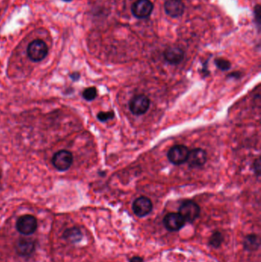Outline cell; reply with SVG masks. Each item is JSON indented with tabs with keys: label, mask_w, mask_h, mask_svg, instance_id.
I'll return each instance as SVG.
<instances>
[{
	"label": "cell",
	"mask_w": 261,
	"mask_h": 262,
	"mask_svg": "<svg viewBox=\"0 0 261 262\" xmlns=\"http://www.w3.org/2000/svg\"><path fill=\"white\" fill-rule=\"evenodd\" d=\"M185 5L181 0H168L164 4V9L172 18H179L185 12Z\"/></svg>",
	"instance_id": "cell-11"
},
{
	"label": "cell",
	"mask_w": 261,
	"mask_h": 262,
	"mask_svg": "<svg viewBox=\"0 0 261 262\" xmlns=\"http://www.w3.org/2000/svg\"><path fill=\"white\" fill-rule=\"evenodd\" d=\"M189 150L185 145H176L168 151L167 157L169 162L176 166L186 163Z\"/></svg>",
	"instance_id": "cell-3"
},
{
	"label": "cell",
	"mask_w": 261,
	"mask_h": 262,
	"mask_svg": "<svg viewBox=\"0 0 261 262\" xmlns=\"http://www.w3.org/2000/svg\"><path fill=\"white\" fill-rule=\"evenodd\" d=\"M36 244L35 241L30 239H21L17 241L16 250L17 253L21 256H29L34 252Z\"/></svg>",
	"instance_id": "cell-13"
},
{
	"label": "cell",
	"mask_w": 261,
	"mask_h": 262,
	"mask_svg": "<svg viewBox=\"0 0 261 262\" xmlns=\"http://www.w3.org/2000/svg\"><path fill=\"white\" fill-rule=\"evenodd\" d=\"M164 226L169 232H178L185 226V221L180 213H168L163 218Z\"/></svg>",
	"instance_id": "cell-9"
},
{
	"label": "cell",
	"mask_w": 261,
	"mask_h": 262,
	"mask_svg": "<svg viewBox=\"0 0 261 262\" xmlns=\"http://www.w3.org/2000/svg\"><path fill=\"white\" fill-rule=\"evenodd\" d=\"M48 52L46 43L41 39H36L29 44L27 54L32 62H41L47 56Z\"/></svg>",
	"instance_id": "cell-1"
},
{
	"label": "cell",
	"mask_w": 261,
	"mask_h": 262,
	"mask_svg": "<svg viewBox=\"0 0 261 262\" xmlns=\"http://www.w3.org/2000/svg\"><path fill=\"white\" fill-rule=\"evenodd\" d=\"M149 106H150V101L147 96L139 94L132 98L129 108L133 114L141 116L147 112Z\"/></svg>",
	"instance_id": "cell-5"
},
{
	"label": "cell",
	"mask_w": 261,
	"mask_h": 262,
	"mask_svg": "<svg viewBox=\"0 0 261 262\" xmlns=\"http://www.w3.org/2000/svg\"><path fill=\"white\" fill-rule=\"evenodd\" d=\"M70 77H71L74 81H78V80L80 78V75H79V73L75 72L73 73L72 75H70Z\"/></svg>",
	"instance_id": "cell-23"
},
{
	"label": "cell",
	"mask_w": 261,
	"mask_h": 262,
	"mask_svg": "<svg viewBox=\"0 0 261 262\" xmlns=\"http://www.w3.org/2000/svg\"><path fill=\"white\" fill-rule=\"evenodd\" d=\"M224 241V236L219 231H215L210 237L209 244L214 248H220L222 243Z\"/></svg>",
	"instance_id": "cell-16"
},
{
	"label": "cell",
	"mask_w": 261,
	"mask_h": 262,
	"mask_svg": "<svg viewBox=\"0 0 261 262\" xmlns=\"http://www.w3.org/2000/svg\"><path fill=\"white\" fill-rule=\"evenodd\" d=\"M228 77H230V78H233L234 77L235 78H239L241 77V74L239 72H234L232 74L228 75Z\"/></svg>",
	"instance_id": "cell-24"
},
{
	"label": "cell",
	"mask_w": 261,
	"mask_h": 262,
	"mask_svg": "<svg viewBox=\"0 0 261 262\" xmlns=\"http://www.w3.org/2000/svg\"><path fill=\"white\" fill-rule=\"evenodd\" d=\"M254 170V173L258 175H260L261 174V160L260 158H258L257 160H255L254 163V167H253Z\"/></svg>",
	"instance_id": "cell-21"
},
{
	"label": "cell",
	"mask_w": 261,
	"mask_h": 262,
	"mask_svg": "<svg viewBox=\"0 0 261 262\" xmlns=\"http://www.w3.org/2000/svg\"><path fill=\"white\" fill-rule=\"evenodd\" d=\"M215 66H217L218 68L221 70V71L229 70L231 66V62L229 61L226 60L224 59H221V58L215 59Z\"/></svg>",
	"instance_id": "cell-18"
},
{
	"label": "cell",
	"mask_w": 261,
	"mask_h": 262,
	"mask_svg": "<svg viewBox=\"0 0 261 262\" xmlns=\"http://www.w3.org/2000/svg\"><path fill=\"white\" fill-rule=\"evenodd\" d=\"M154 5L150 0H137L131 7L132 13L137 19H146L151 15Z\"/></svg>",
	"instance_id": "cell-6"
},
{
	"label": "cell",
	"mask_w": 261,
	"mask_h": 262,
	"mask_svg": "<svg viewBox=\"0 0 261 262\" xmlns=\"http://www.w3.org/2000/svg\"><path fill=\"white\" fill-rule=\"evenodd\" d=\"M261 5H257L254 8V20H255V22H256V25H258V29H260V26H261Z\"/></svg>",
	"instance_id": "cell-20"
},
{
	"label": "cell",
	"mask_w": 261,
	"mask_h": 262,
	"mask_svg": "<svg viewBox=\"0 0 261 262\" xmlns=\"http://www.w3.org/2000/svg\"><path fill=\"white\" fill-rule=\"evenodd\" d=\"M206 160V152L201 148H196L189 151L186 163H188L189 167L199 168L204 166Z\"/></svg>",
	"instance_id": "cell-10"
},
{
	"label": "cell",
	"mask_w": 261,
	"mask_h": 262,
	"mask_svg": "<svg viewBox=\"0 0 261 262\" xmlns=\"http://www.w3.org/2000/svg\"><path fill=\"white\" fill-rule=\"evenodd\" d=\"M114 117H115V114L113 111L100 112L97 116L98 120L101 122H106V121L114 118Z\"/></svg>",
	"instance_id": "cell-19"
},
{
	"label": "cell",
	"mask_w": 261,
	"mask_h": 262,
	"mask_svg": "<svg viewBox=\"0 0 261 262\" xmlns=\"http://www.w3.org/2000/svg\"><path fill=\"white\" fill-rule=\"evenodd\" d=\"M0 178H1V171H0Z\"/></svg>",
	"instance_id": "cell-26"
},
{
	"label": "cell",
	"mask_w": 261,
	"mask_h": 262,
	"mask_svg": "<svg viewBox=\"0 0 261 262\" xmlns=\"http://www.w3.org/2000/svg\"><path fill=\"white\" fill-rule=\"evenodd\" d=\"M129 262H143V259L140 256H134L130 259Z\"/></svg>",
	"instance_id": "cell-22"
},
{
	"label": "cell",
	"mask_w": 261,
	"mask_h": 262,
	"mask_svg": "<svg viewBox=\"0 0 261 262\" xmlns=\"http://www.w3.org/2000/svg\"><path fill=\"white\" fill-rule=\"evenodd\" d=\"M83 98L87 101H91L95 99L98 96V90L95 87H90L86 88L82 93Z\"/></svg>",
	"instance_id": "cell-17"
},
{
	"label": "cell",
	"mask_w": 261,
	"mask_h": 262,
	"mask_svg": "<svg viewBox=\"0 0 261 262\" xmlns=\"http://www.w3.org/2000/svg\"><path fill=\"white\" fill-rule=\"evenodd\" d=\"M63 1H65V2H71L72 0H63Z\"/></svg>",
	"instance_id": "cell-25"
},
{
	"label": "cell",
	"mask_w": 261,
	"mask_h": 262,
	"mask_svg": "<svg viewBox=\"0 0 261 262\" xmlns=\"http://www.w3.org/2000/svg\"><path fill=\"white\" fill-rule=\"evenodd\" d=\"M37 225V220L34 216L25 215L20 217L17 220L16 229L21 234L29 236L36 232Z\"/></svg>",
	"instance_id": "cell-4"
},
{
	"label": "cell",
	"mask_w": 261,
	"mask_h": 262,
	"mask_svg": "<svg viewBox=\"0 0 261 262\" xmlns=\"http://www.w3.org/2000/svg\"><path fill=\"white\" fill-rule=\"evenodd\" d=\"M261 245L259 236L255 234L247 235L243 241V248L247 252H256Z\"/></svg>",
	"instance_id": "cell-14"
},
{
	"label": "cell",
	"mask_w": 261,
	"mask_h": 262,
	"mask_svg": "<svg viewBox=\"0 0 261 262\" xmlns=\"http://www.w3.org/2000/svg\"><path fill=\"white\" fill-rule=\"evenodd\" d=\"M54 167L59 171L68 170L73 163V156L68 151H60L54 155L52 159Z\"/></svg>",
	"instance_id": "cell-7"
},
{
	"label": "cell",
	"mask_w": 261,
	"mask_h": 262,
	"mask_svg": "<svg viewBox=\"0 0 261 262\" xmlns=\"http://www.w3.org/2000/svg\"><path fill=\"white\" fill-rule=\"evenodd\" d=\"M201 213V209L196 202L192 200H186L181 204L180 207V214L185 219V222L193 223Z\"/></svg>",
	"instance_id": "cell-2"
},
{
	"label": "cell",
	"mask_w": 261,
	"mask_h": 262,
	"mask_svg": "<svg viewBox=\"0 0 261 262\" xmlns=\"http://www.w3.org/2000/svg\"><path fill=\"white\" fill-rule=\"evenodd\" d=\"M153 202L146 196H141L133 202L132 209L136 216L142 218L148 216L153 210Z\"/></svg>",
	"instance_id": "cell-8"
},
{
	"label": "cell",
	"mask_w": 261,
	"mask_h": 262,
	"mask_svg": "<svg viewBox=\"0 0 261 262\" xmlns=\"http://www.w3.org/2000/svg\"><path fill=\"white\" fill-rule=\"evenodd\" d=\"M64 238L66 240L71 241V242L75 243L79 242L81 240L82 233L79 228H71V229H67L64 232Z\"/></svg>",
	"instance_id": "cell-15"
},
{
	"label": "cell",
	"mask_w": 261,
	"mask_h": 262,
	"mask_svg": "<svg viewBox=\"0 0 261 262\" xmlns=\"http://www.w3.org/2000/svg\"><path fill=\"white\" fill-rule=\"evenodd\" d=\"M164 59L170 65H179L182 62L185 53L181 48L177 47H170L165 49L163 53Z\"/></svg>",
	"instance_id": "cell-12"
}]
</instances>
